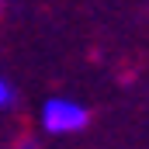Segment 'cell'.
Listing matches in <instances>:
<instances>
[{
  "instance_id": "1",
  "label": "cell",
  "mask_w": 149,
  "mask_h": 149,
  "mask_svg": "<svg viewBox=\"0 0 149 149\" xmlns=\"http://www.w3.org/2000/svg\"><path fill=\"white\" fill-rule=\"evenodd\" d=\"M38 125L45 135H76L90 125V108L76 97H45L38 108Z\"/></svg>"
},
{
  "instance_id": "2",
  "label": "cell",
  "mask_w": 149,
  "mask_h": 149,
  "mask_svg": "<svg viewBox=\"0 0 149 149\" xmlns=\"http://www.w3.org/2000/svg\"><path fill=\"white\" fill-rule=\"evenodd\" d=\"M14 104H17V90L7 76H0V111H10Z\"/></svg>"
},
{
  "instance_id": "3",
  "label": "cell",
  "mask_w": 149,
  "mask_h": 149,
  "mask_svg": "<svg viewBox=\"0 0 149 149\" xmlns=\"http://www.w3.org/2000/svg\"><path fill=\"white\" fill-rule=\"evenodd\" d=\"M0 14H3V0H0Z\"/></svg>"
}]
</instances>
